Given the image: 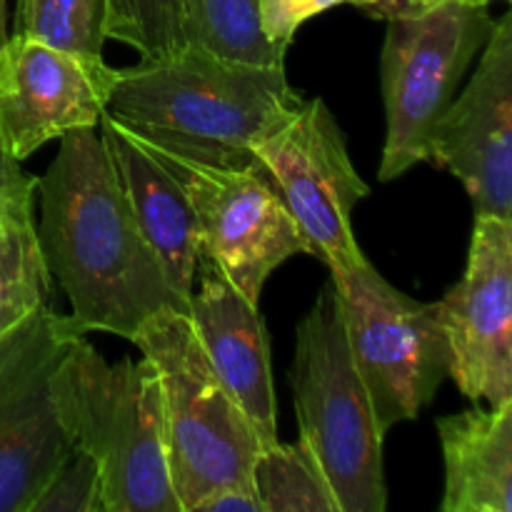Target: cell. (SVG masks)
I'll return each instance as SVG.
<instances>
[{"label":"cell","instance_id":"cell-25","mask_svg":"<svg viewBox=\"0 0 512 512\" xmlns=\"http://www.w3.org/2000/svg\"><path fill=\"white\" fill-rule=\"evenodd\" d=\"M195 512H263L255 485H230L208 495Z\"/></svg>","mask_w":512,"mask_h":512},{"label":"cell","instance_id":"cell-23","mask_svg":"<svg viewBox=\"0 0 512 512\" xmlns=\"http://www.w3.org/2000/svg\"><path fill=\"white\" fill-rule=\"evenodd\" d=\"M338 5H350V0H258L260 28L275 53L285 58L300 25Z\"/></svg>","mask_w":512,"mask_h":512},{"label":"cell","instance_id":"cell-21","mask_svg":"<svg viewBox=\"0 0 512 512\" xmlns=\"http://www.w3.org/2000/svg\"><path fill=\"white\" fill-rule=\"evenodd\" d=\"M105 38L130 45L143 60L185 48L178 0H105Z\"/></svg>","mask_w":512,"mask_h":512},{"label":"cell","instance_id":"cell-18","mask_svg":"<svg viewBox=\"0 0 512 512\" xmlns=\"http://www.w3.org/2000/svg\"><path fill=\"white\" fill-rule=\"evenodd\" d=\"M53 300V275L45 265L33 210L0 223V338Z\"/></svg>","mask_w":512,"mask_h":512},{"label":"cell","instance_id":"cell-26","mask_svg":"<svg viewBox=\"0 0 512 512\" xmlns=\"http://www.w3.org/2000/svg\"><path fill=\"white\" fill-rule=\"evenodd\" d=\"M38 178L25 173L18 160L10 158L0 145V195H13V198H33Z\"/></svg>","mask_w":512,"mask_h":512},{"label":"cell","instance_id":"cell-17","mask_svg":"<svg viewBox=\"0 0 512 512\" xmlns=\"http://www.w3.org/2000/svg\"><path fill=\"white\" fill-rule=\"evenodd\" d=\"M185 43L235 63L285 68L260 28L258 0H178Z\"/></svg>","mask_w":512,"mask_h":512},{"label":"cell","instance_id":"cell-3","mask_svg":"<svg viewBox=\"0 0 512 512\" xmlns=\"http://www.w3.org/2000/svg\"><path fill=\"white\" fill-rule=\"evenodd\" d=\"M50 393L70 443L98 465L105 512H180L148 358L108 363L83 335L60 358Z\"/></svg>","mask_w":512,"mask_h":512},{"label":"cell","instance_id":"cell-19","mask_svg":"<svg viewBox=\"0 0 512 512\" xmlns=\"http://www.w3.org/2000/svg\"><path fill=\"white\" fill-rule=\"evenodd\" d=\"M263 512H340L333 488L315 455L298 443H280L260 450L253 470Z\"/></svg>","mask_w":512,"mask_h":512},{"label":"cell","instance_id":"cell-28","mask_svg":"<svg viewBox=\"0 0 512 512\" xmlns=\"http://www.w3.org/2000/svg\"><path fill=\"white\" fill-rule=\"evenodd\" d=\"M8 0H0V48L8 40Z\"/></svg>","mask_w":512,"mask_h":512},{"label":"cell","instance_id":"cell-10","mask_svg":"<svg viewBox=\"0 0 512 512\" xmlns=\"http://www.w3.org/2000/svg\"><path fill=\"white\" fill-rule=\"evenodd\" d=\"M75 338L70 315L43 308L0 338V512H30L73 443L60 425L50 378Z\"/></svg>","mask_w":512,"mask_h":512},{"label":"cell","instance_id":"cell-12","mask_svg":"<svg viewBox=\"0 0 512 512\" xmlns=\"http://www.w3.org/2000/svg\"><path fill=\"white\" fill-rule=\"evenodd\" d=\"M450 373L463 398L512 400V220L475 218L465 273L440 300Z\"/></svg>","mask_w":512,"mask_h":512},{"label":"cell","instance_id":"cell-16","mask_svg":"<svg viewBox=\"0 0 512 512\" xmlns=\"http://www.w3.org/2000/svg\"><path fill=\"white\" fill-rule=\"evenodd\" d=\"M445 463L443 512H512V400L435 420Z\"/></svg>","mask_w":512,"mask_h":512},{"label":"cell","instance_id":"cell-8","mask_svg":"<svg viewBox=\"0 0 512 512\" xmlns=\"http://www.w3.org/2000/svg\"><path fill=\"white\" fill-rule=\"evenodd\" d=\"M260 170L293 215L313 258L330 273L360 263L353 213L370 195L355 170L343 128L320 98L290 105L255 138Z\"/></svg>","mask_w":512,"mask_h":512},{"label":"cell","instance_id":"cell-14","mask_svg":"<svg viewBox=\"0 0 512 512\" xmlns=\"http://www.w3.org/2000/svg\"><path fill=\"white\" fill-rule=\"evenodd\" d=\"M195 280L198 288L188 298L195 338L223 388L268 448L278 440V400L268 330L258 303L240 295L205 255H200Z\"/></svg>","mask_w":512,"mask_h":512},{"label":"cell","instance_id":"cell-29","mask_svg":"<svg viewBox=\"0 0 512 512\" xmlns=\"http://www.w3.org/2000/svg\"><path fill=\"white\" fill-rule=\"evenodd\" d=\"M470 3H478V5H488V3H493V0H470Z\"/></svg>","mask_w":512,"mask_h":512},{"label":"cell","instance_id":"cell-7","mask_svg":"<svg viewBox=\"0 0 512 512\" xmlns=\"http://www.w3.org/2000/svg\"><path fill=\"white\" fill-rule=\"evenodd\" d=\"M488 5L448 0L415 18L388 20L380 85L385 145L378 178H400L428 160L430 135L493 33Z\"/></svg>","mask_w":512,"mask_h":512},{"label":"cell","instance_id":"cell-6","mask_svg":"<svg viewBox=\"0 0 512 512\" xmlns=\"http://www.w3.org/2000/svg\"><path fill=\"white\" fill-rule=\"evenodd\" d=\"M330 283L350 355L385 435L418 418L448 378L450 350L440 303L410 298L368 258L330 273Z\"/></svg>","mask_w":512,"mask_h":512},{"label":"cell","instance_id":"cell-27","mask_svg":"<svg viewBox=\"0 0 512 512\" xmlns=\"http://www.w3.org/2000/svg\"><path fill=\"white\" fill-rule=\"evenodd\" d=\"M33 210V198H13V195H0V223L13 215Z\"/></svg>","mask_w":512,"mask_h":512},{"label":"cell","instance_id":"cell-20","mask_svg":"<svg viewBox=\"0 0 512 512\" xmlns=\"http://www.w3.org/2000/svg\"><path fill=\"white\" fill-rule=\"evenodd\" d=\"M13 33L63 53L100 60L105 45V0H15Z\"/></svg>","mask_w":512,"mask_h":512},{"label":"cell","instance_id":"cell-15","mask_svg":"<svg viewBox=\"0 0 512 512\" xmlns=\"http://www.w3.org/2000/svg\"><path fill=\"white\" fill-rule=\"evenodd\" d=\"M98 133L140 233L153 248L170 288L188 303L198 273L200 233L183 185L140 140L105 113Z\"/></svg>","mask_w":512,"mask_h":512},{"label":"cell","instance_id":"cell-1","mask_svg":"<svg viewBox=\"0 0 512 512\" xmlns=\"http://www.w3.org/2000/svg\"><path fill=\"white\" fill-rule=\"evenodd\" d=\"M35 193L40 250L80 333L133 340L158 315L188 313L130 213L98 128L60 138Z\"/></svg>","mask_w":512,"mask_h":512},{"label":"cell","instance_id":"cell-11","mask_svg":"<svg viewBox=\"0 0 512 512\" xmlns=\"http://www.w3.org/2000/svg\"><path fill=\"white\" fill-rule=\"evenodd\" d=\"M428 160L463 183L475 218L512 220V13L495 20L473 78L435 123Z\"/></svg>","mask_w":512,"mask_h":512},{"label":"cell","instance_id":"cell-2","mask_svg":"<svg viewBox=\"0 0 512 512\" xmlns=\"http://www.w3.org/2000/svg\"><path fill=\"white\" fill-rule=\"evenodd\" d=\"M300 95L285 68L235 63L195 45L115 68L105 115L153 150L260 168L253 143Z\"/></svg>","mask_w":512,"mask_h":512},{"label":"cell","instance_id":"cell-22","mask_svg":"<svg viewBox=\"0 0 512 512\" xmlns=\"http://www.w3.org/2000/svg\"><path fill=\"white\" fill-rule=\"evenodd\" d=\"M30 512H105L95 460L73 445L33 500Z\"/></svg>","mask_w":512,"mask_h":512},{"label":"cell","instance_id":"cell-13","mask_svg":"<svg viewBox=\"0 0 512 512\" xmlns=\"http://www.w3.org/2000/svg\"><path fill=\"white\" fill-rule=\"evenodd\" d=\"M113 70L10 33L0 48V145L13 160L80 128H98Z\"/></svg>","mask_w":512,"mask_h":512},{"label":"cell","instance_id":"cell-4","mask_svg":"<svg viewBox=\"0 0 512 512\" xmlns=\"http://www.w3.org/2000/svg\"><path fill=\"white\" fill-rule=\"evenodd\" d=\"M130 343L158 375L165 460L180 512H195L230 485H255L263 443L210 368L188 313L148 320Z\"/></svg>","mask_w":512,"mask_h":512},{"label":"cell","instance_id":"cell-5","mask_svg":"<svg viewBox=\"0 0 512 512\" xmlns=\"http://www.w3.org/2000/svg\"><path fill=\"white\" fill-rule=\"evenodd\" d=\"M288 380L300 440L318 460L340 512H385V435L350 355L330 280L295 328Z\"/></svg>","mask_w":512,"mask_h":512},{"label":"cell","instance_id":"cell-9","mask_svg":"<svg viewBox=\"0 0 512 512\" xmlns=\"http://www.w3.org/2000/svg\"><path fill=\"white\" fill-rule=\"evenodd\" d=\"M148 150L175 175L193 205L200 255L213 260L250 303L260 305L265 283L285 260L310 255L293 215L260 168H223Z\"/></svg>","mask_w":512,"mask_h":512},{"label":"cell","instance_id":"cell-24","mask_svg":"<svg viewBox=\"0 0 512 512\" xmlns=\"http://www.w3.org/2000/svg\"><path fill=\"white\" fill-rule=\"evenodd\" d=\"M448 3V0H350L358 10L375 20H400V18H415V15H425L435 10L438 5Z\"/></svg>","mask_w":512,"mask_h":512}]
</instances>
